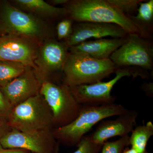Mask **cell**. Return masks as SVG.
<instances>
[{
    "instance_id": "obj_1",
    "label": "cell",
    "mask_w": 153,
    "mask_h": 153,
    "mask_svg": "<svg viewBox=\"0 0 153 153\" xmlns=\"http://www.w3.org/2000/svg\"><path fill=\"white\" fill-rule=\"evenodd\" d=\"M63 7L67 12L66 17L73 22L114 24L121 27L129 35H138L152 40V36L108 0H72L69 1Z\"/></svg>"
},
{
    "instance_id": "obj_2",
    "label": "cell",
    "mask_w": 153,
    "mask_h": 153,
    "mask_svg": "<svg viewBox=\"0 0 153 153\" xmlns=\"http://www.w3.org/2000/svg\"><path fill=\"white\" fill-rule=\"evenodd\" d=\"M128 109L122 105L101 106L82 105L79 114L73 121L64 126L52 129L55 138L68 146H77L92 127L107 118L118 116Z\"/></svg>"
},
{
    "instance_id": "obj_3",
    "label": "cell",
    "mask_w": 153,
    "mask_h": 153,
    "mask_svg": "<svg viewBox=\"0 0 153 153\" xmlns=\"http://www.w3.org/2000/svg\"><path fill=\"white\" fill-rule=\"evenodd\" d=\"M117 67L110 59L99 60L80 53L69 52L62 72V82L68 86L100 82Z\"/></svg>"
},
{
    "instance_id": "obj_4",
    "label": "cell",
    "mask_w": 153,
    "mask_h": 153,
    "mask_svg": "<svg viewBox=\"0 0 153 153\" xmlns=\"http://www.w3.org/2000/svg\"><path fill=\"white\" fill-rule=\"evenodd\" d=\"M1 20L7 35L25 38L38 44L51 39L52 32L47 23L10 3L3 5Z\"/></svg>"
},
{
    "instance_id": "obj_5",
    "label": "cell",
    "mask_w": 153,
    "mask_h": 153,
    "mask_svg": "<svg viewBox=\"0 0 153 153\" xmlns=\"http://www.w3.org/2000/svg\"><path fill=\"white\" fill-rule=\"evenodd\" d=\"M7 122L11 128L20 131L53 128L52 111L40 93L13 107Z\"/></svg>"
},
{
    "instance_id": "obj_6",
    "label": "cell",
    "mask_w": 153,
    "mask_h": 153,
    "mask_svg": "<svg viewBox=\"0 0 153 153\" xmlns=\"http://www.w3.org/2000/svg\"><path fill=\"white\" fill-rule=\"evenodd\" d=\"M40 94L52 111L53 128L67 125L79 114L82 105L76 102L69 87L63 82L57 84L50 80H44Z\"/></svg>"
},
{
    "instance_id": "obj_7",
    "label": "cell",
    "mask_w": 153,
    "mask_h": 153,
    "mask_svg": "<svg viewBox=\"0 0 153 153\" xmlns=\"http://www.w3.org/2000/svg\"><path fill=\"white\" fill-rule=\"evenodd\" d=\"M110 59L118 68L149 72L153 68L152 40L129 35L128 40L111 55Z\"/></svg>"
},
{
    "instance_id": "obj_8",
    "label": "cell",
    "mask_w": 153,
    "mask_h": 153,
    "mask_svg": "<svg viewBox=\"0 0 153 153\" xmlns=\"http://www.w3.org/2000/svg\"><path fill=\"white\" fill-rule=\"evenodd\" d=\"M59 143L51 129L20 131L11 128L0 142L4 149H21L33 153H58Z\"/></svg>"
},
{
    "instance_id": "obj_9",
    "label": "cell",
    "mask_w": 153,
    "mask_h": 153,
    "mask_svg": "<svg viewBox=\"0 0 153 153\" xmlns=\"http://www.w3.org/2000/svg\"><path fill=\"white\" fill-rule=\"evenodd\" d=\"M68 47L63 42L49 39L38 47L36 59L35 68L37 76L41 82L49 80L55 74H61L69 55Z\"/></svg>"
},
{
    "instance_id": "obj_10",
    "label": "cell",
    "mask_w": 153,
    "mask_h": 153,
    "mask_svg": "<svg viewBox=\"0 0 153 153\" xmlns=\"http://www.w3.org/2000/svg\"><path fill=\"white\" fill-rule=\"evenodd\" d=\"M114 78L108 82L70 87L72 95L79 104L88 106H101L114 103L117 97L111 94L113 88L125 76H131L127 69L118 68Z\"/></svg>"
},
{
    "instance_id": "obj_11",
    "label": "cell",
    "mask_w": 153,
    "mask_h": 153,
    "mask_svg": "<svg viewBox=\"0 0 153 153\" xmlns=\"http://www.w3.org/2000/svg\"><path fill=\"white\" fill-rule=\"evenodd\" d=\"M40 45L25 38L6 35L0 38V60L20 62L35 69Z\"/></svg>"
},
{
    "instance_id": "obj_12",
    "label": "cell",
    "mask_w": 153,
    "mask_h": 153,
    "mask_svg": "<svg viewBox=\"0 0 153 153\" xmlns=\"http://www.w3.org/2000/svg\"><path fill=\"white\" fill-rule=\"evenodd\" d=\"M41 83L34 69L27 66L22 74L1 88V92L13 107L40 93Z\"/></svg>"
},
{
    "instance_id": "obj_13",
    "label": "cell",
    "mask_w": 153,
    "mask_h": 153,
    "mask_svg": "<svg viewBox=\"0 0 153 153\" xmlns=\"http://www.w3.org/2000/svg\"><path fill=\"white\" fill-rule=\"evenodd\" d=\"M129 35L120 26L114 24L91 22H76L73 26L70 36L63 42L67 47H74L88 39H96L109 37L125 38Z\"/></svg>"
},
{
    "instance_id": "obj_14",
    "label": "cell",
    "mask_w": 153,
    "mask_h": 153,
    "mask_svg": "<svg viewBox=\"0 0 153 153\" xmlns=\"http://www.w3.org/2000/svg\"><path fill=\"white\" fill-rule=\"evenodd\" d=\"M138 116L137 111L128 109L115 119L102 121L95 130L88 137L94 143L103 144L113 137L128 135L133 130Z\"/></svg>"
},
{
    "instance_id": "obj_15",
    "label": "cell",
    "mask_w": 153,
    "mask_h": 153,
    "mask_svg": "<svg viewBox=\"0 0 153 153\" xmlns=\"http://www.w3.org/2000/svg\"><path fill=\"white\" fill-rule=\"evenodd\" d=\"M128 38V36L125 38H102L85 41L69 47L68 50L71 53L84 54L95 59L106 60L110 59L111 54L127 42Z\"/></svg>"
},
{
    "instance_id": "obj_16",
    "label": "cell",
    "mask_w": 153,
    "mask_h": 153,
    "mask_svg": "<svg viewBox=\"0 0 153 153\" xmlns=\"http://www.w3.org/2000/svg\"><path fill=\"white\" fill-rule=\"evenodd\" d=\"M13 2L22 10L40 18L63 19L67 16L65 8L55 7L43 0H15Z\"/></svg>"
},
{
    "instance_id": "obj_17",
    "label": "cell",
    "mask_w": 153,
    "mask_h": 153,
    "mask_svg": "<svg viewBox=\"0 0 153 153\" xmlns=\"http://www.w3.org/2000/svg\"><path fill=\"white\" fill-rule=\"evenodd\" d=\"M136 16L128 17L146 33L152 36L153 1H144L140 3Z\"/></svg>"
},
{
    "instance_id": "obj_18",
    "label": "cell",
    "mask_w": 153,
    "mask_h": 153,
    "mask_svg": "<svg viewBox=\"0 0 153 153\" xmlns=\"http://www.w3.org/2000/svg\"><path fill=\"white\" fill-rule=\"evenodd\" d=\"M131 133L129 141L131 148L138 153H143L149 140L153 135V124L148 122L146 124L137 127Z\"/></svg>"
},
{
    "instance_id": "obj_19",
    "label": "cell",
    "mask_w": 153,
    "mask_h": 153,
    "mask_svg": "<svg viewBox=\"0 0 153 153\" xmlns=\"http://www.w3.org/2000/svg\"><path fill=\"white\" fill-rule=\"evenodd\" d=\"M27 66L20 62L0 60V87H4L22 74Z\"/></svg>"
},
{
    "instance_id": "obj_20",
    "label": "cell",
    "mask_w": 153,
    "mask_h": 153,
    "mask_svg": "<svg viewBox=\"0 0 153 153\" xmlns=\"http://www.w3.org/2000/svg\"><path fill=\"white\" fill-rule=\"evenodd\" d=\"M126 16H134L137 12L140 3L144 0H108Z\"/></svg>"
},
{
    "instance_id": "obj_21",
    "label": "cell",
    "mask_w": 153,
    "mask_h": 153,
    "mask_svg": "<svg viewBox=\"0 0 153 153\" xmlns=\"http://www.w3.org/2000/svg\"><path fill=\"white\" fill-rule=\"evenodd\" d=\"M129 138V135H127L117 140L105 142L100 153H123L125 148L130 145Z\"/></svg>"
},
{
    "instance_id": "obj_22",
    "label": "cell",
    "mask_w": 153,
    "mask_h": 153,
    "mask_svg": "<svg viewBox=\"0 0 153 153\" xmlns=\"http://www.w3.org/2000/svg\"><path fill=\"white\" fill-rule=\"evenodd\" d=\"M102 146L94 143L88 136H85L76 146V150L73 153H100Z\"/></svg>"
},
{
    "instance_id": "obj_23",
    "label": "cell",
    "mask_w": 153,
    "mask_h": 153,
    "mask_svg": "<svg viewBox=\"0 0 153 153\" xmlns=\"http://www.w3.org/2000/svg\"><path fill=\"white\" fill-rule=\"evenodd\" d=\"M73 22L71 19L68 17L64 18L59 22L57 27V35L60 41L66 39L70 36L73 29Z\"/></svg>"
},
{
    "instance_id": "obj_24",
    "label": "cell",
    "mask_w": 153,
    "mask_h": 153,
    "mask_svg": "<svg viewBox=\"0 0 153 153\" xmlns=\"http://www.w3.org/2000/svg\"><path fill=\"white\" fill-rule=\"evenodd\" d=\"M12 108L10 104L3 95L1 91H0V116L4 117L7 121Z\"/></svg>"
},
{
    "instance_id": "obj_25",
    "label": "cell",
    "mask_w": 153,
    "mask_h": 153,
    "mask_svg": "<svg viewBox=\"0 0 153 153\" xmlns=\"http://www.w3.org/2000/svg\"><path fill=\"white\" fill-rule=\"evenodd\" d=\"M141 87L142 89L145 91L146 95L150 97H153V82H144Z\"/></svg>"
},
{
    "instance_id": "obj_26",
    "label": "cell",
    "mask_w": 153,
    "mask_h": 153,
    "mask_svg": "<svg viewBox=\"0 0 153 153\" xmlns=\"http://www.w3.org/2000/svg\"><path fill=\"white\" fill-rule=\"evenodd\" d=\"M10 129L7 122L3 123L0 121V142L4 136L9 131Z\"/></svg>"
},
{
    "instance_id": "obj_27",
    "label": "cell",
    "mask_w": 153,
    "mask_h": 153,
    "mask_svg": "<svg viewBox=\"0 0 153 153\" xmlns=\"http://www.w3.org/2000/svg\"><path fill=\"white\" fill-rule=\"evenodd\" d=\"M0 153H29V152L21 149H5L0 146Z\"/></svg>"
},
{
    "instance_id": "obj_28",
    "label": "cell",
    "mask_w": 153,
    "mask_h": 153,
    "mask_svg": "<svg viewBox=\"0 0 153 153\" xmlns=\"http://www.w3.org/2000/svg\"><path fill=\"white\" fill-rule=\"evenodd\" d=\"M69 0H51L49 1L50 4L55 6L56 5L64 6L69 2Z\"/></svg>"
},
{
    "instance_id": "obj_29",
    "label": "cell",
    "mask_w": 153,
    "mask_h": 153,
    "mask_svg": "<svg viewBox=\"0 0 153 153\" xmlns=\"http://www.w3.org/2000/svg\"><path fill=\"white\" fill-rule=\"evenodd\" d=\"M123 153H138L134 149L132 148L130 149H128L124 151Z\"/></svg>"
},
{
    "instance_id": "obj_30",
    "label": "cell",
    "mask_w": 153,
    "mask_h": 153,
    "mask_svg": "<svg viewBox=\"0 0 153 153\" xmlns=\"http://www.w3.org/2000/svg\"><path fill=\"white\" fill-rule=\"evenodd\" d=\"M143 153H149V152H147L146 151V152H144Z\"/></svg>"
}]
</instances>
